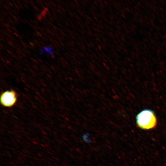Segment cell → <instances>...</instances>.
<instances>
[{"label":"cell","instance_id":"cell-1","mask_svg":"<svg viewBox=\"0 0 166 166\" xmlns=\"http://www.w3.org/2000/svg\"><path fill=\"white\" fill-rule=\"evenodd\" d=\"M136 122L138 126L144 129L154 128L157 124L154 112L149 109L143 110L138 114L136 117Z\"/></svg>","mask_w":166,"mask_h":166},{"label":"cell","instance_id":"cell-2","mask_svg":"<svg viewBox=\"0 0 166 166\" xmlns=\"http://www.w3.org/2000/svg\"><path fill=\"white\" fill-rule=\"evenodd\" d=\"M17 100L16 93L13 90H7L3 92L1 95L0 101L2 106L10 107L14 106Z\"/></svg>","mask_w":166,"mask_h":166},{"label":"cell","instance_id":"cell-3","mask_svg":"<svg viewBox=\"0 0 166 166\" xmlns=\"http://www.w3.org/2000/svg\"><path fill=\"white\" fill-rule=\"evenodd\" d=\"M88 134H85L84 135L82 136V138L83 140H84L85 141H86L87 142H89L90 141H89V140H88Z\"/></svg>","mask_w":166,"mask_h":166}]
</instances>
